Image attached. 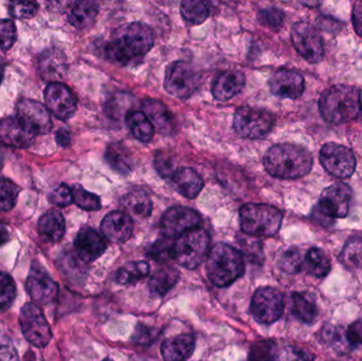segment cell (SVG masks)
<instances>
[{
  "label": "cell",
  "mask_w": 362,
  "mask_h": 361,
  "mask_svg": "<svg viewBox=\"0 0 362 361\" xmlns=\"http://www.w3.org/2000/svg\"><path fill=\"white\" fill-rule=\"evenodd\" d=\"M155 34L152 28L133 23L118 28L105 47L108 59L122 66L138 65L153 48Z\"/></svg>",
  "instance_id": "6da1fadb"
},
{
  "label": "cell",
  "mask_w": 362,
  "mask_h": 361,
  "mask_svg": "<svg viewBox=\"0 0 362 361\" xmlns=\"http://www.w3.org/2000/svg\"><path fill=\"white\" fill-rule=\"evenodd\" d=\"M266 171L280 179H298L310 173L313 156L306 148L293 144H276L264 156Z\"/></svg>",
  "instance_id": "7a4b0ae2"
},
{
  "label": "cell",
  "mask_w": 362,
  "mask_h": 361,
  "mask_svg": "<svg viewBox=\"0 0 362 361\" xmlns=\"http://www.w3.org/2000/svg\"><path fill=\"white\" fill-rule=\"evenodd\" d=\"M319 110L331 124H344L355 120L362 112L361 91L350 85L329 87L321 93Z\"/></svg>",
  "instance_id": "3957f363"
},
{
  "label": "cell",
  "mask_w": 362,
  "mask_h": 361,
  "mask_svg": "<svg viewBox=\"0 0 362 361\" xmlns=\"http://www.w3.org/2000/svg\"><path fill=\"white\" fill-rule=\"evenodd\" d=\"M206 271L211 283L215 286H229L244 275L242 252L227 244H216L209 252Z\"/></svg>",
  "instance_id": "277c9868"
},
{
  "label": "cell",
  "mask_w": 362,
  "mask_h": 361,
  "mask_svg": "<svg viewBox=\"0 0 362 361\" xmlns=\"http://www.w3.org/2000/svg\"><path fill=\"white\" fill-rule=\"evenodd\" d=\"M283 214L280 210L264 203H248L240 210L243 232L250 237H272L280 230Z\"/></svg>",
  "instance_id": "5b68a950"
},
{
  "label": "cell",
  "mask_w": 362,
  "mask_h": 361,
  "mask_svg": "<svg viewBox=\"0 0 362 361\" xmlns=\"http://www.w3.org/2000/svg\"><path fill=\"white\" fill-rule=\"evenodd\" d=\"M210 252V235L204 229L195 228L178 237L174 247V260L187 269L199 266Z\"/></svg>",
  "instance_id": "8992f818"
},
{
  "label": "cell",
  "mask_w": 362,
  "mask_h": 361,
  "mask_svg": "<svg viewBox=\"0 0 362 361\" xmlns=\"http://www.w3.org/2000/svg\"><path fill=\"white\" fill-rule=\"evenodd\" d=\"M274 118L272 112L261 108H238L234 114L233 127L238 136L247 139H261L272 131Z\"/></svg>",
  "instance_id": "52a82bcc"
},
{
  "label": "cell",
  "mask_w": 362,
  "mask_h": 361,
  "mask_svg": "<svg viewBox=\"0 0 362 361\" xmlns=\"http://www.w3.org/2000/svg\"><path fill=\"white\" fill-rule=\"evenodd\" d=\"M353 191L349 184L337 182L325 189L321 194L318 205L315 209V214H319L325 220H332L335 218H344L350 211Z\"/></svg>",
  "instance_id": "ba28073f"
},
{
  "label": "cell",
  "mask_w": 362,
  "mask_h": 361,
  "mask_svg": "<svg viewBox=\"0 0 362 361\" xmlns=\"http://www.w3.org/2000/svg\"><path fill=\"white\" fill-rule=\"evenodd\" d=\"M199 82L197 70L187 61H174L165 71V90L178 99L191 97L197 90Z\"/></svg>",
  "instance_id": "9c48e42d"
},
{
  "label": "cell",
  "mask_w": 362,
  "mask_h": 361,
  "mask_svg": "<svg viewBox=\"0 0 362 361\" xmlns=\"http://www.w3.org/2000/svg\"><path fill=\"white\" fill-rule=\"evenodd\" d=\"M19 324L23 336L34 347H46L52 339V332L44 313L34 303H27L21 307Z\"/></svg>",
  "instance_id": "30bf717a"
},
{
  "label": "cell",
  "mask_w": 362,
  "mask_h": 361,
  "mask_svg": "<svg viewBox=\"0 0 362 361\" xmlns=\"http://www.w3.org/2000/svg\"><path fill=\"white\" fill-rule=\"evenodd\" d=\"M320 162L327 173L339 179H346L356 170L354 153L342 144L325 143L320 150Z\"/></svg>",
  "instance_id": "8fae6325"
},
{
  "label": "cell",
  "mask_w": 362,
  "mask_h": 361,
  "mask_svg": "<svg viewBox=\"0 0 362 361\" xmlns=\"http://www.w3.org/2000/svg\"><path fill=\"white\" fill-rule=\"evenodd\" d=\"M291 37L296 50L308 63L317 64L323 59L322 37L314 25L306 21L296 23L291 29Z\"/></svg>",
  "instance_id": "7c38bea8"
},
{
  "label": "cell",
  "mask_w": 362,
  "mask_h": 361,
  "mask_svg": "<svg viewBox=\"0 0 362 361\" xmlns=\"http://www.w3.org/2000/svg\"><path fill=\"white\" fill-rule=\"evenodd\" d=\"M250 311L259 324H274L280 319L284 311L282 292L274 288H259L253 295Z\"/></svg>",
  "instance_id": "4fadbf2b"
},
{
  "label": "cell",
  "mask_w": 362,
  "mask_h": 361,
  "mask_svg": "<svg viewBox=\"0 0 362 361\" xmlns=\"http://www.w3.org/2000/svg\"><path fill=\"white\" fill-rule=\"evenodd\" d=\"M202 218L195 210L187 207L170 208L161 218V228L165 237L173 239L180 237L187 231L198 228Z\"/></svg>",
  "instance_id": "5bb4252c"
},
{
  "label": "cell",
  "mask_w": 362,
  "mask_h": 361,
  "mask_svg": "<svg viewBox=\"0 0 362 361\" xmlns=\"http://www.w3.org/2000/svg\"><path fill=\"white\" fill-rule=\"evenodd\" d=\"M28 294L34 302L48 304L54 300L59 292V286L37 263L32 264L25 281Z\"/></svg>",
  "instance_id": "9a60e30c"
},
{
  "label": "cell",
  "mask_w": 362,
  "mask_h": 361,
  "mask_svg": "<svg viewBox=\"0 0 362 361\" xmlns=\"http://www.w3.org/2000/svg\"><path fill=\"white\" fill-rule=\"evenodd\" d=\"M47 108L59 120L67 121L76 110V99L66 85L50 83L45 89Z\"/></svg>",
  "instance_id": "2e32d148"
},
{
  "label": "cell",
  "mask_w": 362,
  "mask_h": 361,
  "mask_svg": "<svg viewBox=\"0 0 362 361\" xmlns=\"http://www.w3.org/2000/svg\"><path fill=\"white\" fill-rule=\"evenodd\" d=\"M36 136L37 134L17 117L0 121V143L12 148H29L35 141Z\"/></svg>",
  "instance_id": "e0dca14e"
},
{
  "label": "cell",
  "mask_w": 362,
  "mask_h": 361,
  "mask_svg": "<svg viewBox=\"0 0 362 361\" xmlns=\"http://www.w3.org/2000/svg\"><path fill=\"white\" fill-rule=\"evenodd\" d=\"M17 118L31 127L37 135L48 134L52 129L50 114L46 106L33 100L23 99L16 105Z\"/></svg>",
  "instance_id": "ac0fdd59"
},
{
  "label": "cell",
  "mask_w": 362,
  "mask_h": 361,
  "mask_svg": "<svg viewBox=\"0 0 362 361\" xmlns=\"http://www.w3.org/2000/svg\"><path fill=\"white\" fill-rule=\"evenodd\" d=\"M269 88L281 99H299L304 91V78L295 70L279 69L270 76Z\"/></svg>",
  "instance_id": "d6986e66"
},
{
  "label": "cell",
  "mask_w": 362,
  "mask_h": 361,
  "mask_svg": "<svg viewBox=\"0 0 362 361\" xmlns=\"http://www.w3.org/2000/svg\"><path fill=\"white\" fill-rule=\"evenodd\" d=\"M133 230V220L125 212H110L102 220V233L108 241L112 243H124L129 241Z\"/></svg>",
  "instance_id": "ffe728a7"
},
{
  "label": "cell",
  "mask_w": 362,
  "mask_h": 361,
  "mask_svg": "<svg viewBox=\"0 0 362 361\" xmlns=\"http://www.w3.org/2000/svg\"><path fill=\"white\" fill-rule=\"evenodd\" d=\"M76 254L86 263L93 262L105 252L107 245L105 239L93 229H81L74 241Z\"/></svg>",
  "instance_id": "44dd1931"
},
{
  "label": "cell",
  "mask_w": 362,
  "mask_h": 361,
  "mask_svg": "<svg viewBox=\"0 0 362 361\" xmlns=\"http://www.w3.org/2000/svg\"><path fill=\"white\" fill-rule=\"evenodd\" d=\"M245 76L238 70L221 72L212 86L213 97L218 101H227L240 93L245 87Z\"/></svg>",
  "instance_id": "7402d4cb"
},
{
  "label": "cell",
  "mask_w": 362,
  "mask_h": 361,
  "mask_svg": "<svg viewBox=\"0 0 362 361\" xmlns=\"http://www.w3.org/2000/svg\"><path fill=\"white\" fill-rule=\"evenodd\" d=\"M174 189L187 199H195L204 189L202 176L189 167H180L172 176Z\"/></svg>",
  "instance_id": "603a6c76"
},
{
  "label": "cell",
  "mask_w": 362,
  "mask_h": 361,
  "mask_svg": "<svg viewBox=\"0 0 362 361\" xmlns=\"http://www.w3.org/2000/svg\"><path fill=\"white\" fill-rule=\"evenodd\" d=\"M195 350V337L182 334L168 339L161 345V353L165 361H185L191 357Z\"/></svg>",
  "instance_id": "cb8c5ba5"
},
{
  "label": "cell",
  "mask_w": 362,
  "mask_h": 361,
  "mask_svg": "<svg viewBox=\"0 0 362 361\" xmlns=\"http://www.w3.org/2000/svg\"><path fill=\"white\" fill-rule=\"evenodd\" d=\"M142 110L154 129H156L159 133H171L173 129V116L167 106L157 100L146 99L142 103Z\"/></svg>",
  "instance_id": "d4e9b609"
},
{
  "label": "cell",
  "mask_w": 362,
  "mask_h": 361,
  "mask_svg": "<svg viewBox=\"0 0 362 361\" xmlns=\"http://www.w3.org/2000/svg\"><path fill=\"white\" fill-rule=\"evenodd\" d=\"M66 223L63 214L57 210H50L40 218L38 231L40 237L46 242L57 243L65 235Z\"/></svg>",
  "instance_id": "484cf974"
},
{
  "label": "cell",
  "mask_w": 362,
  "mask_h": 361,
  "mask_svg": "<svg viewBox=\"0 0 362 361\" xmlns=\"http://www.w3.org/2000/svg\"><path fill=\"white\" fill-rule=\"evenodd\" d=\"M121 207L129 216L146 218L153 211V203L148 193L142 190H134L121 199Z\"/></svg>",
  "instance_id": "4316f807"
},
{
  "label": "cell",
  "mask_w": 362,
  "mask_h": 361,
  "mask_svg": "<svg viewBox=\"0 0 362 361\" xmlns=\"http://www.w3.org/2000/svg\"><path fill=\"white\" fill-rule=\"evenodd\" d=\"M178 279H180V273L177 269L171 266L160 267L153 273L148 281V286L153 294L165 296L175 286Z\"/></svg>",
  "instance_id": "83f0119b"
},
{
  "label": "cell",
  "mask_w": 362,
  "mask_h": 361,
  "mask_svg": "<svg viewBox=\"0 0 362 361\" xmlns=\"http://www.w3.org/2000/svg\"><path fill=\"white\" fill-rule=\"evenodd\" d=\"M99 13V6L93 1H78L69 14V23L76 29H85L95 23Z\"/></svg>",
  "instance_id": "f1b7e54d"
},
{
  "label": "cell",
  "mask_w": 362,
  "mask_h": 361,
  "mask_svg": "<svg viewBox=\"0 0 362 361\" xmlns=\"http://www.w3.org/2000/svg\"><path fill=\"white\" fill-rule=\"evenodd\" d=\"M125 120L129 131L139 141L148 143L154 137V126L144 112L132 110L125 117Z\"/></svg>",
  "instance_id": "f546056e"
},
{
  "label": "cell",
  "mask_w": 362,
  "mask_h": 361,
  "mask_svg": "<svg viewBox=\"0 0 362 361\" xmlns=\"http://www.w3.org/2000/svg\"><path fill=\"white\" fill-rule=\"evenodd\" d=\"M291 312L293 315L297 318L299 321L303 324H313L318 316V309L316 303L312 298L306 294L302 292H293L291 296Z\"/></svg>",
  "instance_id": "4dcf8cb0"
},
{
  "label": "cell",
  "mask_w": 362,
  "mask_h": 361,
  "mask_svg": "<svg viewBox=\"0 0 362 361\" xmlns=\"http://www.w3.org/2000/svg\"><path fill=\"white\" fill-rule=\"evenodd\" d=\"M105 159L115 171L122 175H127L133 170V159L122 144H110L106 150Z\"/></svg>",
  "instance_id": "1f68e13d"
},
{
  "label": "cell",
  "mask_w": 362,
  "mask_h": 361,
  "mask_svg": "<svg viewBox=\"0 0 362 361\" xmlns=\"http://www.w3.org/2000/svg\"><path fill=\"white\" fill-rule=\"evenodd\" d=\"M304 263L308 273L316 278L327 277L331 271L329 256L320 248L315 247L308 250Z\"/></svg>",
  "instance_id": "d6a6232c"
},
{
  "label": "cell",
  "mask_w": 362,
  "mask_h": 361,
  "mask_svg": "<svg viewBox=\"0 0 362 361\" xmlns=\"http://www.w3.org/2000/svg\"><path fill=\"white\" fill-rule=\"evenodd\" d=\"M150 273V266L148 263L140 261V262H129L120 267L116 273V281L122 285L135 283L144 278L148 277Z\"/></svg>",
  "instance_id": "836d02e7"
},
{
  "label": "cell",
  "mask_w": 362,
  "mask_h": 361,
  "mask_svg": "<svg viewBox=\"0 0 362 361\" xmlns=\"http://www.w3.org/2000/svg\"><path fill=\"white\" fill-rule=\"evenodd\" d=\"M340 261L349 268H362V235H354L346 241Z\"/></svg>",
  "instance_id": "e575fe53"
},
{
  "label": "cell",
  "mask_w": 362,
  "mask_h": 361,
  "mask_svg": "<svg viewBox=\"0 0 362 361\" xmlns=\"http://www.w3.org/2000/svg\"><path fill=\"white\" fill-rule=\"evenodd\" d=\"M181 16L191 25H200L208 18L210 11L204 2L199 0H185L180 4Z\"/></svg>",
  "instance_id": "d590c367"
},
{
  "label": "cell",
  "mask_w": 362,
  "mask_h": 361,
  "mask_svg": "<svg viewBox=\"0 0 362 361\" xmlns=\"http://www.w3.org/2000/svg\"><path fill=\"white\" fill-rule=\"evenodd\" d=\"M64 61L59 57V53L55 50H47L40 59V76L45 80H53L61 76Z\"/></svg>",
  "instance_id": "8d00e7d4"
},
{
  "label": "cell",
  "mask_w": 362,
  "mask_h": 361,
  "mask_svg": "<svg viewBox=\"0 0 362 361\" xmlns=\"http://www.w3.org/2000/svg\"><path fill=\"white\" fill-rule=\"evenodd\" d=\"M278 345L272 341H262L251 345L249 361H279Z\"/></svg>",
  "instance_id": "74e56055"
},
{
  "label": "cell",
  "mask_w": 362,
  "mask_h": 361,
  "mask_svg": "<svg viewBox=\"0 0 362 361\" xmlns=\"http://www.w3.org/2000/svg\"><path fill=\"white\" fill-rule=\"evenodd\" d=\"M174 247H175V243L172 242L170 237H165L155 242L148 248L146 256L152 260L161 263L167 262L172 259L174 260Z\"/></svg>",
  "instance_id": "f35d334b"
},
{
  "label": "cell",
  "mask_w": 362,
  "mask_h": 361,
  "mask_svg": "<svg viewBox=\"0 0 362 361\" xmlns=\"http://www.w3.org/2000/svg\"><path fill=\"white\" fill-rule=\"evenodd\" d=\"M19 190L14 182L0 177V211L8 212L16 205Z\"/></svg>",
  "instance_id": "ab89813d"
},
{
  "label": "cell",
  "mask_w": 362,
  "mask_h": 361,
  "mask_svg": "<svg viewBox=\"0 0 362 361\" xmlns=\"http://www.w3.org/2000/svg\"><path fill=\"white\" fill-rule=\"evenodd\" d=\"M74 201L81 209L86 211H97L101 208V201L99 197L93 193L85 190L83 187L74 186L72 189Z\"/></svg>",
  "instance_id": "60d3db41"
},
{
  "label": "cell",
  "mask_w": 362,
  "mask_h": 361,
  "mask_svg": "<svg viewBox=\"0 0 362 361\" xmlns=\"http://www.w3.org/2000/svg\"><path fill=\"white\" fill-rule=\"evenodd\" d=\"M279 267L289 275L299 273L303 267V259H302L299 250L291 248V249L283 252L280 260H279Z\"/></svg>",
  "instance_id": "b9f144b4"
},
{
  "label": "cell",
  "mask_w": 362,
  "mask_h": 361,
  "mask_svg": "<svg viewBox=\"0 0 362 361\" xmlns=\"http://www.w3.org/2000/svg\"><path fill=\"white\" fill-rule=\"evenodd\" d=\"M16 297V286L10 276L0 271V311L10 309Z\"/></svg>",
  "instance_id": "7bdbcfd3"
},
{
  "label": "cell",
  "mask_w": 362,
  "mask_h": 361,
  "mask_svg": "<svg viewBox=\"0 0 362 361\" xmlns=\"http://www.w3.org/2000/svg\"><path fill=\"white\" fill-rule=\"evenodd\" d=\"M11 16L16 19H29L38 12V4L34 1H12L8 4Z\"/></svg>",
  "instance_id": "ee69618b"
},
{
  "label": "cell",
  "mask_w": 362,
  "mask_h": 361,
  "mask_svg": "<svg viewBox=\"0 0 362 361\" xmlns=\"http://www.w3.org/2000/svg\"><path fill=\"white\" fill-rule=\"evenodd\" d=\"M16 27L10 19H0V48L10 50L16 42Z\"/></svg>",
  "instance_id": "f6af8a7d"
},
{
  "label": "cell",
  "mask_w": 362,
  "mask_h": 361,
  "mask_svg": "<svg viewBox=\"0 0 362 361\" xmlns=\"http://www.w3.org/2000/svg\"><path fill=\"white\" fill-rule=\"evenodd\" d=\"M259 20L272 30H279L284 21V13L278 8H267L259 11Z\"/></svg>",
  "instance_id": "bcb514c9"
},
{
  "label": "cell",
  "mask_w": 362,
  "mask_h": 361,
  "mask_svg": "<svg viewBox=\"0 0 362 361\" xmlns=\"http://www.w3.org/2000/svg\"><path fill=\"white\" fill-rule=\"evenodd\" d=\"M238 245L242 247L243 254L251 258L253 262H262L263 261V250L261 243L253 237H240L238 239Z\"/></svg>",
  "instance_id": "7dc6e473"
},
{
  "label": "cell",
  "mask_w": 362,
  "mask_h": 361,
  "mask_svg": "<svg viewBox=\"0 0 362 361\" xmlns=\"http://www.w3.org/2000/svg\"><path fill=\"white\" fill-rule=\"evenodd\" d=\"M315 356L308 350L288 345L280 352L279 361H314Z\"/></svg>",
  "instance_id": "c3c4849f"
},
{
  "label": "cell",
  "mask_w": 362,
  "mask_h": 361,
  "mask_svg": "<svg viewBox=\"0 0 362 361\" xmlns=\"http://www.w3.org/2000/svg\"><path fill=\"white\" fill-rule=\"evenodd\" d=\"M154 165L159 175L163 178L172 177L176 172L173 157L168 153H158L155 156Z\"/></svg>",
  "instance_id": "681fc988"
},
{
  "label": "cell",
  "mask_w": 362,
  "mask_h": 361,
  "mask_svg": "<svg viewBox=\"0 0 362 361\" xmlns=\"http://www.w3.org/2000/svg\"><path fill=\"white\" fill-rule=\"evenodd\" d=\"M49 201L57 207H67L74 201L72 190L67 184H62L61 186L52 191L49 196Z\"/></svg>",
  "instance_id": "f907efd6"
},
{
  "label": "cell",
  "mask_w": 362,
  "mask_h": 361,
  "mask_svg": "<svg viewBox=\"0 0 362 361\" xmlns=\"http://www.w3.org/2000/svg\"><path fill=\"white\" fill-rule=\"evenodd\" d=\"M158 333L155 329H148L146 326H138L134 334V341L139 345H148L153 343L154 339L158 336Z\"/></svg>",
  "instance_id": "816d5d0a"
},
{
  "label": "cell",
  "mask_w": 362,
  "mask_h": 361,
  "mask_svg": "<svg viewBox=\"0 0 362 361\" xmlns=\"http://www.w3.org/2000/svg\"><path fill=\"white\" fill-rule=\"evenodd\" d=\"M346 339L350 345H355V347H358V345H362V321L361 320H358V321L353 322L350 326H349L348 330H346Z\"/></svg>",
  "instance_id": "f5cc1de1"
},
{
  "label": "cell",
  "mask_w": 362,
  "mask_h": 361,
  "mask_svg": "<svg viewBox=\"0 0 362 361\" xmlns=\"http://www.w3.org/2000/svg\"><path fill=\"white\" fill-rule=\"evenodd\" d=\"M0 361H19L18 354L8 339L0 338Z\"/></svg>",
  "instance_id": "db71d44e"
},
{
  "label": "cell",
  "mask_w": 362,
  "mask_h": 361,
  "mask_svg": "<svg viewBox=\"0 0 362 361\" xmlns=\"http://www.w3.org/2000/svg\"><path fill=\"white\" fill-rule=\"evenodd\" d=\"M352 21L355 31L362 37V1H356L353 6Z\"/></svg>",
  "instance_id": "11a10c76"
},
{
  "label": "cell",
  "mask_w": 362,
  "mask_h": 361,
  "mask_svg": "<svg viewBox=\"0 0 362 361\" xmlns=\"http://www.w3.org/2000/svg\"><path fill=\"white\" fill-rule=\"evenodd\" d=\"M57 143L61 146H68L70 143V134L67 129H62L57 131V136H55Z\"/></svg>",
  "instance_id": "9f6ffc18"
},
{
  "label": "cell",
  "mask_w": 362,
  "mask_h": 361,
  "mask_svg": "<svg viewBox=\"0 0 362 361\" xmlns=\"http://www.w3.org/2000/svg\"><path fill=\"white\" fill-rule=\"evenodd\" d=\"M8 237L10 235H8V229L0 223V246L4 245L8 241Z\"/></svg>",
  "instance_id": "6f0895ef"
},
{
  "label": "cell",
  "mask_w": 362,
  "mask_h": 361,
  "mask_svg": "<svg viewBox=\"0 0 362 361\" xmlns=\"http://www.w3.org/2000/svg\"><path fill=\"white\" fill-rule=\"evenodd\" d=\"M4 148H2L1 143H0V167L4 165Z\"/></svg>",
  "instance_id": "680465c9"
},
{
  "label": "cell",
  "mask_w": 362,
  "mask_h": 361,
  "mask_svg": "<svg viewBox=\"0 0 362 361\" xmlns=\"http://www.w3.org/2000/svg\"><path fill=\"white\" fill-rule=\"evenodd\" d=\"M4 66L0 64V83H1L2 78H4Z\"/></svg>",
  "instance_id": "91938a15"
},
{
  "label": "cell",
  "mask_w": 362,
  "mask_h": 361,
  "mask_svg": "<svg viewBox=\"0 0 362 361\" xmlns=\"http://www.w3.org/2000/svg\"><path fill=\"white\" fill-rule=\"evenodd\" d=\"M103 361H112V360H108V358H107V360H104Z\"/></svg>",
  "instance_id": "94428289"
}]
</instances>
